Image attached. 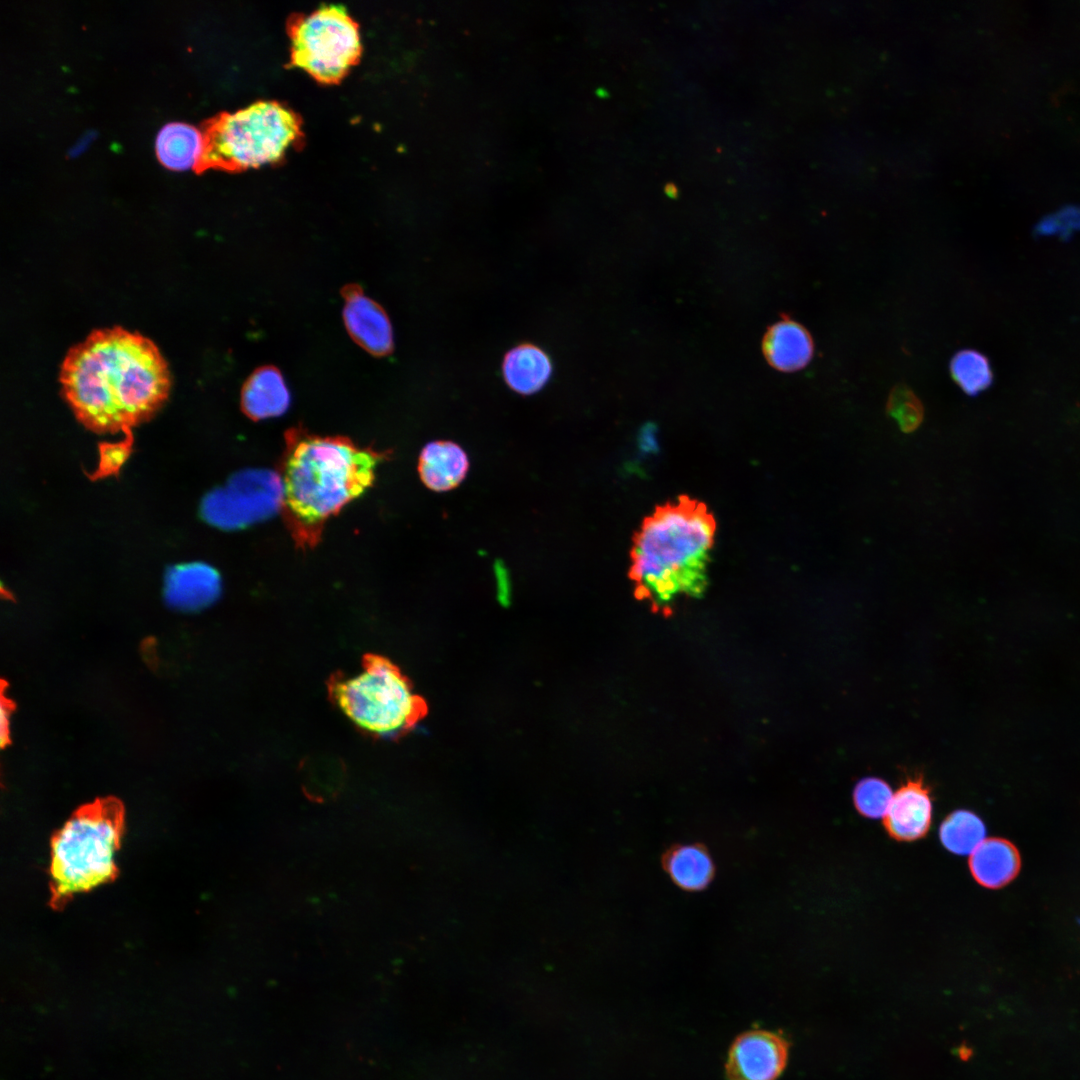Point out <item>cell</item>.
<instances>
[{"mask_svg": "<svg viewBox=\"0 0 1080 1080\" xmlns=\"http://www.w3.org/2000/svg\"><path fill=\"white\" fill-rule=\"evenodd\" d=\"M64 398L96 432L126 433L166 400L171 377L158 347L122 327L97 329L66 354L59 373Z\"/></svg>", "mask_w": 1080, "mask_h": 1080, "instance_id": "obj_1", "label": "cell"}, {"mask_svg": "<svg viewBox=\"0 0 1080 1080\" xmlns=\"http://www.w3.org/2000/svg\"><path fill=\"white\" fill-rule=\"evenodd\" d=\"M389 456L345 436L289 429L278 473L281 512L297 547H315L327 520L373 485L376 468Z\"/></svg>", "mask_w": 1080, "mask_h": 1080, "instance_id": "obj_2", "label": "cell"}, {"mask_svg": "<svg viewBox=\"0 0 1080 1080\" xmlns=\"http://www.w3.org/2000/svg\"><path fill=\"white\" fill-rule=\"evenodd\" d=\"M716 525L702 505L681 499L642 523L631 550L630 576L641 599L664 607L704 591Z\"/></svg>", "mask_w": 1080, "mask_h": 1080, "instance_id": "obj_3", "label": "cell"}, {"mask_svg": "<svg viewBox=\"0 0 1080 1080\" xmlns=\"http://www.w3.org/2000/svg\"><path fill=\"white\" fill-rule=\"evenodd\" d=\"M125 829L124 809L114 799L76 810L50 842L49 906L63 909L73 897L112 882Z\"/></svg>", "mask_w": 1080, "mask_h": 1080, "instance_id": "obj_4", "label": "cell"}, {"mask_svg": "<svg viewBox=\"0 0 1080 1080\" xmlns=\"http://www.w3.org/2000/svg\"><path fill=\"white\" fill-rule=\"evenodd\" d=\"M301 119L276 101H259L203 124V149L195 171L238 172L279 160L301 135Z\"/></svg>", "mask_w": 1080, "mask_h": 1080, "instance_id": "obj_5", "label": "cell"}, {"mask_svg": "<svg viewBox=\"0 0 1080 1080\" xmlns=\"http://www.w3.org/2000/svg\"><path fill=\"white\" fill-rule=\"evenodd\" d=\"M329 695L356 726L376 736H399L426 713L423 699L409 680L379 655H366L361 671L351 677H333Z\"/></svg>", "mask_w": 1080, "mask_h": 1080, "instance_id": "obj_6", "label": "cell"}, {"mask_svg": "<svg viewBox=\"0 0 1080 1080\" xmlns=\"http://www.w3.org/2000/svg\"><path fill=\"white\" fill-rule=\"evenodd\" d=\"M291 63L319 82H339L360 58L358 24L339 5L323 6L289 21Z\"/></svg>", "mask_w": 1080, "mask_h": 1080, "instance_id": "obj_7", "label": "cell"}, {"mask_svg": "<svg viewBox=\"0 0 1080 1080\" xmlns=\"http://www.w3.org/2000/svg\"><path fill=\"white\" fill-rule=\"evenodd\" d=\"M283 488L278 472L247 468L234 473L201 502V515L212 526L239 530L281 511Z\"/></svg>", "mask_w": 1080, "mask_h": 1080, "instance_id": "obj_8", "label": "cell"}, {"mask_svg": "<svg viewBox=\"0 0 1080 1080\" xmlns=\"http://www.w3.org/2000/svg\"><path fill=\"white\" fill-rule=\"evenodd\" d=\"M789 1043L779 1033L750 1030L739 1035L728 1051L729 1080H776L788 1061Z\"/></svg>", "mask_w": 1080, "mask_h": 1080, "instance_id": "obj_9", "label": "cell"}, {"mask_svg": "<svg viewBox=\"0 0 1080 1080\" xmlns=\"http://www.w3.org/2000/svg\"><path fill=\"white\" fill-rule=\"evenodd\" d=\"M932 791L922 775L910 776L893 794L883 818L888 835L896 841L924 838L932 823Z\"/></svg>", "mask_w": 1080, "mask_h": 1080, "instance_id": "obj_10", "label": "cell"}, {"mask_svg": "<svg viewBox=\"0 0 1080 1080\" xmlns=\"http://www.w3.org/2000/svg\"><path fill=\"white\" fill-rule=\"evenodd\" d=\"M221 593L216 569L201 562L177 565L167 571L164 597L169 606L192 612L211 605Z\"/></svg>", "mask_w": 1080, "mask_h": 1080, "instance_id": "obj_11", "label": "cell"}, {"mask_svg": "<svg viewBox=\"0 0 1080 1080\" xmlns=\"http://www.w3.org/2000/svg\"><path fill=\"white\" fill-rule=\"evenodd\" d=\"M343 317L352 338L375 355H386L393 348V330L384 310L359 288L344 292Z\"/></svg>", "mask_w": 1080, "mask_h": 1080, "instance_id": "obj_12", "label": "cell"}, {"mask_svg": "<svg viewBox=\"0 0 1080 1080\" xmlns=\"http://www.w3.org/2000/svg\"><path fill=\"white\" fill-rule=\"evenodd\" d=\"M469 465L468 456L460 445L449 440H436L421 450L417 469L427 488L446 492L460 485Z\"/></svg>", "mask_w": 1080, "mask_h": 1080, "instance_id": "obj_13", "label": "cell"}, {"mask_svg": "<svg viewBox=\"0 0 1080 1080\" xmlns=\"http://www.w3.org/2000/svg\"><path fill=\"white\" fill-rule=\"evenodd\" d=\"M763 352L772 367L782 372H794L810 362L814 344L804 326L784 318L768 329L763 339Z\"/></svg>", "mask_w": 1080, "mask_h": 1080, "instance_id": "obj_14", "label": "cell"}, {"mask_svg": "<svg viewBox=\"0 0 1080 1080\" xmlns=\"http://www.w3.org/2000/svg\"><path fill=\"white\" fill-rule=\"evenodd\" d=\"M501 370L506 385L512 391L527 396L546 386L553 373V364L541 347L522 343L507 351Z\"/></svg>", "mask_w": 1080, "mask_h": 1080, "instance_id": "obj_15", "label": "cell"}, {"mask_svg": "<svg viewBox=\"0 0 1080 1080\" xmlns=\"http://www.w3.org/2000/svg\"><path fill=\"white\" fill-rule=\"evenodd\" d=\"M290 392L281 373L274 367L256 370L245 382L241 407L252 420L259 421L284 414L290 405Z\"/></svg>", "mask_w": 1080, "mask_h": 1080, "instance_id": "obj_16", "label": "cell"}, {"mask_svg": "<svg viewBox=\"0 0 1080 1080\" xmlns=\"http://www.w3.org/2000/svg\"><path fill=\"white\" fill-rule=\"evenodd\" d=\"M969 856L971 875L985 888L998 889L1007 885L1020 869L1017 849L1002 838H986Z\"/></svg>", "mask_w": 1080, "mask_h": 1080, "instance_id": "obj_17", "label": "cell"}, {"mask_svg": "<svg viewBox=\"0 0 1080 1080\" xmlns=\"http://www.w3.org/2000/svg\"><path fill=\"white\" fill-rule=\"evenodd\" d=\"M663 866L675 885L690 892L706 888L715 873L711 855L704 846L696 843L670 848L664 855Z\"/></svg>", "mask_w": 1080, "mask_h": 1080, "instance_id": "obj_18", "label": "cell"}, {"mask_svg": "<svg viewBox=\"0 0 1080 1080\" xmlns=\"http://www.w3.org/2000/svg\"><path fill=\"white\" fill-rule=\"evenodd\" d=\"M202 149V132L182 122L165 124L159 130L155 140V150L159 161L172 170L195 169Z\"/></svg>", "mask_w": 1080, "mask_h": 1080, "instance_id": "obj_19", "label": "cell"}, {"mask_svg": "<svg viewBox=\"0 0 1080 1080\" xmlns=\"http://www.w3.org/2000/svg\"><path fill=\"white\" fill-rule=\"evenodd\" d=\"M942 845L956 855H971L986 839V826L974 812L958 809L948 814L939 827Z\"/></svg>", "mask_w": 1080, "mask_h": 1080, "instance_id": "obj_20", "label": "cell"}, {"mask_svg": "<svg viewBox=\"0 0 1080 1080\" xmlns=\"http://www.w3.org/2000/svg\"><path fill=\"white\" fill-rule=\"evenodd\" d=\"M950 372L953 380L968 395L985 390L993 378L988 359L971 349L961 350L952 357Z\"/></svg>", "mask_w": 1080, "mask_h": 1080, "instance_id": "obj_21", "label": "cell"}, {"mask_svg": "<svg viewBox=\"0 0 1080 1080\" xmlns=\"http://www.w3.org/2000/svg\"><path fill=\"white\" fill-rule=\"evenodd\" d=\"M893 797L890 785L877 777L861 779L853 790V803L864 817L877 819L886 815Z\"/></svg>", "mask_w": 1080, "mask_h": 1080, "instance_id": "obj_22", "label": "cell"}, {"mask_svg": "<svg viewBox=\"0 0 1080 1080\" xmlns=\"http://www.w3.org/2000/svg\"><path fill=\"white\" fill-rule=\"evenodd\" d=\"M887 412L906 433L916 430L924 417V408L920 399L905 384H898L891 390L887 401Z\"/></svg>", "mask_w": 1080, "mask_h": 1080, "instance_id": "obj_23", "label": "cell"}, {"mask_svg": "<svg viewBox=\"0 0 1080 1080\" xmlns=\"http://www.w3.org/2000/svg\"><path fill=\"white\" fill-rule=\"evenodd\" d=\"M1073 227H1080V205L1063 208L1041 223V228L1046 231L1072 229Z\"/></svg>", "mask_w": 1080, "mask_h": 1080, "instance_id": "obj_24", "label": "cell"}, {"mask_svg": "<svg viewBox=\"0 0 1080 1080\" xmlns=\"http://www.w3.org/2000/svg\"><path fill=\"white\" fill-rule=\"evenodd\" d=\"M128 445H110L102 452V471L105 473L117 470L127 455Z\"/></svg>", "mask_w": 1080, "mask_h": 1080, "instance_id": "obj_25", "label": "cell"}, {"mask_svg": "<svg viewBox=\"0 0 1080 1080\" xmlns=\"http://www.w3.org/2000/svg\"><path fill=\"white\" fill-rule=\"evenodd\" d=\"M638 440H639L638 441L639 442L638 448L640 449L641 452H643V453L655 452L656 448H657V446H656V440L657 439H656L655 427L650 425V424L643 427L641 429V431H640Z\"/></svg>", "mask_w": 1080, "mask_h": 1080, "instance_id": "obj_26", "label": "cell"}, {"mask_svg": "<svg viewBox=\"0 0 1080 1080\" xmlns=\"http://www.w3.org/2000/svg\"><path fill=\"white\" fill-rule=\"evenodd\" d=\"M496 575L498 576V599L505 605L509 601L510 596V586L506 577L507 575L505 574V570L500 567H497Z\"/></svg>", "mask_w": 1080, "mask_h": 1080, "instance_id": "obj_27", "label": "cell"}, {"mask_svg": "<svg viewBox=\"0 0 1080 1080\" xmlns=\"http://www.w3.org/2000/svg\"><path fill=\"white\" fill-rule=\"evenodd\" d=\"M9 727H10L9 710L6 707V704L2 703L1 704V709H0V741H1V744H5V742L8 740Z\"/></svg>", "mask_w": 1080, "mask_h": 1080, "instance_id": "obj_28", "label": "cell"}, {"mask_svg": "<svg viewBox=\"0 0 1080 1080\" xmlns=\"http://www.w3.org/2000/svg\"><path fill=\"white\" fill-rule=\"evenodd\" d=\"M664 191L670 198H676L678 196V189L674 183H667L664 187Z\"/></svg>", "mask_w": 1080, "mask_h": 1080, "instance_id": "obj_29", "label": "cell"}]
</instances>
